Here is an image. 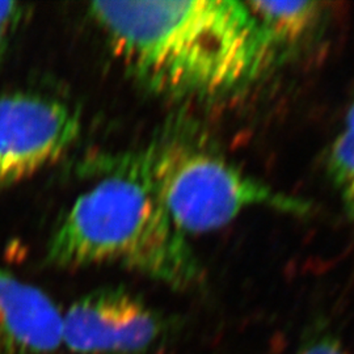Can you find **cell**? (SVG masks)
<instances>
[{
	"mask_svg": "<svg viewBox=\"0 0 354 354\" xmlns=\"http://www.w3.org/2000/svg\"><path fill=\"white\" fill-rule=\"evenodd\" d=\"M89 13L129 71L169 97L230 95L273 64L245 1H95Z\"/></svg>",
	"mask_w": 354,
	"mask_h": 354,
	"instance_id": "cell-1",
	"label": "cell"
},
{
	"mask_svg": "<svg viewBox=\"0 0 354 354\" xmlns=\"http://www.w3.org/2000/svg\"><path fill=\"white\" fill-rule=\"evenodd\" d=\"M112 168L73 203L48 245V261L121 266L174 290L197 288L203 266L149 181L118 158Z\"/></svg>",
	"mask_w": 354,
	"mask_h": 354,
	"instance_id": "cell-2",
	"label": "cell"
},
{
	"mask_svg": "<svg viewBox=\"0 0 354 354\" xmlns=\"http://www.w3.org/2000/svg\"><path fill=\"white\" fill-rule=\"evenodd\" d=\"M118 159L149 181L185 236L225 227L254 207L297 215L311 209L247 175L193 129L172 127L146 149Z\"/></svg>",
	"mask_w": 354,
	"mask_h": 354,
	"instance_id": "cell-3",
	"label": "cell"
},
{
	"mask_svg": "<svg viewBox=\"0 0 354 354\" xmlns=\"http://www.w3.org/2000/svg\"><path fill=\"white\" fill-rule=\"evenodd\" d=\"M171 324L138 295L106 288L80 297L62 314V348L73 354H151Z\"/></svg>",
	"mask_w": 354,
	"mask_h": 354,
	"instance_id": "cell-4",
	"label": "cell"
},
{
	"mask_svg": "<svg viewBox=\"0 0 354 354\" xmlns=\"http://www.w3.org/2000/svg\"><path fill=\"white\" fill-rule=\"evenodd\" d=\"M79 133V115L64 102L35 93L1 97L0 188L58 160Z\"/></svg>",
	"mask_w": 354,
	"mask_h": 354,
	"instance_id": "cell-5",
	"label": "cell"
},
{
	"mask_svg": "<svg viewBox=\"0 0 354 354\" xmlns=\"http://www.w3.org/2000/svg\"><path fill=\"white\" fill-rule=\"evenodd\" d=\"M62 313L50 297L0 266V354H55Z\"/></svg>",
	"mask_w": 354,
	"mask_h": 354,
	"instance_id": "cell-6",
	"label": "cell"
},
{
	"mask_svg": "<svg viewBox=\"0 0 354 354\" xmlns=\"http://www.w3.org/2000/svg\"><path fill=\"white\" fill-rule=\"evenodd\" d=\"M273 62L297 50L315 33L324 17L320 1H245Z\"/></svg>",
	"mask_w": 354,
	"mask_h": 354,
	"instance_id": "cell-7",
	"label": "cell"
},
{
	"mask_svg": "<svg viewBox=\"0 0 354 354\" xmlns=\"http://www.w3.org/2000/svg\"><path fill=\"white\" fill-rule=\"evenodd\" d=\"M327 171L354 226V100L345 114L340 131L329 147Z\"/></svg>",
	"mask_w": 354,
	"mask_h": 354,
	"instance_id": "cell-8",
	"label": "cell"
},
{
	"mask_svg": "<svg viewBox=\"0 0 354 354\" xmlns=\"http://www.w3.org/2000/svg\"><path fill=\"white\" fill-rule=\"evenodd\" d=\"M297 354H349L339 337L329 330L320 329L310 335Z\"/></svg>",
	"mask_w": 354,
	"mask_h": 354,
	"instance_id": "cell-9",
	"label": "cell"
},
{
	"mask_svg": "<svg viewBox=\"0 0 354 354\" xmlns=\"http://www.w3.org/2000/svg\"><path fill=\"white\" fill-rule=\"evenodd\" d=\"M23 7L16 1H0V53L23 16Z\"/></svg>",
	"mask_w": 354,
	"mask_h": 354,
	"instance_id": "cell-10",
	"label": "cell"
}]
</instances>
